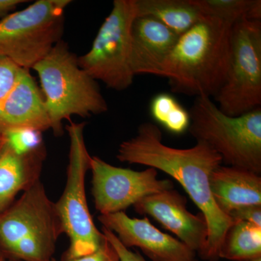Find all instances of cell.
Returning <instances> with one entry per match:
<instances>
[{
    "instance_id": "277c9868",
    "label": "cell",
    "mask_w": 261,
    "mask_h": 261,
    "mask_svg": "<svg viewBox=\"0 0 261 261\" xmlns=\"http://www.w3.org/2000/svg\"><path fill=\"white\" fill-rule=\"evenodd\" d=\"M63 233L56 203L40 180L0 214V250L8 259L51 261Z\"/></svg>"
},
{
    "instance_id": "7402d4cb",
    "label": "cell",
    "mask_w": 261,
    "mask_h": 261,
    "mask_svg": "<svg viewBox=\"0 0 261 261\" xmlns=\"http://www.w3.org/2000/svg\"><path fill=\"white\" fill-rule=\"evenodd\" d=\"M21 69L9 58L0 56V101L13 88Z\"/></svg>"
},
{
    "instance_id": "d4e9b609",
    "label": "cell",
    "mask_w": 261,
    "mask_h": 261,
    "mask_svg": "<svg viewBox=\"0 0 261 261\" xmlns=\"http://www.w3.org/2000/svg\"><path fill=\"white\" fill-rule=\"evenodd\" d=\"M229 216L234 220L246 221L261 227V205H250L233 211Z\"/></svg>"
},
{
    "instance_id": "8992f818",
    "label": "cell",
    "mask_w": 261,
    "mask_h": 261,
    "mask_svg": "<svg viewBox=\"0 0 261 261\" xmlns=\"http://www.w3.org/2000/svg\"><path fill=\"white\" fill-rule=\"evenodd\" d=\"M86 123L70 121L65 128L70 140L69 162L64 191L56 203L63 233L69 238V247L62 260H70L93 253L104 240L94 224L86 196L85 178L90 170V154L84 140Z\"/></svg>"
},
{
    "instance_id": "1f68e13d",
    "label": "cell",
    "mask_w": 261,
    "mask_h": 261,
    "mask_svg": "<svg viewBox=\"0 0 261 261\" xmlns=\"http://www.w3.org/2000/svg\"><path fill=\"white\" fill-rule=\"evenodd\" d=\"M195 261H197V260H196ZM206 261H210V260H206Z\"/></svg>"
},
{
    "instance_id": "ba28073f",
    "label": "cell",
    "mask_w": 261,
    "mask_h": 261,
    "mask_svg": "<svg viewBox=\"0 0 261 261\" xmlns=\"http://www.w3.org/2000/svg\"><path fill=\"white\" fill-rule=\"evenodd\" d=\"M214 99L230 116L261 108V21L243 18L231 25L227 73Z\"/></svg>"
},
{
    "instance_id": "7a4b0ae2",
    "label": "cell",
    "mask_w": 261,
    "mask_h": 261,
    "mask_svg": "<svg viewBox=\"0 0 261 261\" xmlns=\"http://www.w3.org/2000/svg\"><path fill=\"white\" fill-rule=\"evenodd\" d=\"M231 25L205 15L178 37L161 68L171 92L214 98L227 73Z\"/></svg>"
},
{
    "instance_id": "ac0fdd59",
    "label": "cell",
    "mask_w": 261,
    "mask_h": 261,
    "mask_svg": "<svg viewBox=\"0 0 261 261\" xmlns=\"http://www.w3.org/2000/svg\"><path fill=\"white\" fill-rule=\"evenodd\" d=\"M259 257H261V227L235 220L226 233L219 258L250 261Z\"/></svg>"
},
{
    "instance_id": "8fae6325",
    "label": "cell",
    "mask_w": 261,
    "mask_h": 261,
    "mask_svg": "<svg viewBox=\"0 0 261 261\" xmlns=\"http://www.w3.org/2000/svg\"><path fill=\"white\" fill-rule=\"evenodd\" d=\"M187 201L185 196L171 189L147 196L134 207L139 214L153 218L202 257L208 237L207 221L202 213L195 215L187 210Z\"/></svg>"
},
{
    "instance_id": "9a60e30c",
    "label": "cell",
    "mask_w": 261,
    "mask_h": 261,
    "mask_svg": "<svg viewBox=\"0 0 261 261\" xmlns=\"http://www.w3.org/2000/svg\"><path fill=\"white\" fill-rule=\"evenodd\" d=\"M46 156L44 145L32 152L20 153L5 141L0 149V214L15 202L20 192L40 180Z\"/></svg>"
},
{
    "instance_id": "f546056e",
    "label": "cell",
    "mask_w": 261,
    "mask_h": 261,
    "mask_svg": "<svg viewBox=\"0 0 261 261\" xmlns=\"http://www.w3.org/2000/svg\"><path fill=\"white\" fill-rule=\"evenodd\" d=\"M250 261H261V257H259V258L254 259V260Z\"/></svg>"
},
{
    "instance_id": "30bf717a",
    "label": "cell",
    "mask_w": 261,
    "mask_h": 261,
    "mask_svg": "<svg viewBox=\"0 0 261 261\" xmlns=\"http://www.w3.org/2000/svg\"><path fill=\"white\" fill-rule=\"evenodd\" d=\"M92 196L100 215L124 212L147 196L173 189L171 180L158 178V170L137 171L116 167L97 156H92Z\"/></svg>"
},
{
    "instance_id": "4dcf8cb0",
    "label": "cell",
    "mask_w": 261,
    "mask_h": 261,
    "mask_svg": "<svg viewBox=\"0 0 261 261\" xmlns=\"http://www.w3.org/2000/svg\"><path fill=\"white\" fill-rule=\"evenodd\" d=\"M9 261H21V260H14V259H8Z\"/></svg>"
},
{
    "instance_id": "7c38bea8",
    "label": "cell",
    "mask_w": 261,
    "mask_h": 261,
    "mask_svg": "<svg viewBox=\"0 0 261 261\" xmlns=\"http://www.w3.org/2000/svg\"><path fill=\"white\" fill-rule=\"evenodd\" d=\"M103 227L127 248L138 247L152 261H195L196 252L178 239L161 231L148 218H130L125 212L99 215Z\"/></svg>"
},
{
    "instance_id": "83f0119b",
    "label": "cell",
    "mask_w": 261,
    "mask_h": 261,
    "mask_svg": "<svg viewBox=\"0 0 261 261\" xmlns=\"http://www.w3.org/2000/svg\"><path fill=\"white\" fill-rule=\"evenodd\" d=\"M0 261H9L8 257H6V255L3 253L1 250H0Z\"/></svg>"
},
{
    "instance_id": "4fadbf2b",
    "label": "cell",
    "mask_w": 261,
    "mask_h": 261,
    "mask_svg": "<svg viewBox=\"0 0 261 261\" xmlns=\"http://www.w3.org/2000/svg\"><path fill=\"white\" fill-rule=\"evenodd\" d=\"M20 128L45 132L50 120L42 91L30 70L22 68L18 80L0 101V135Z\"/></svg>"
},
{
    "instance_id": "2e32d148",
    "label": "cell",
    "mask_w": 261,
    "mask_h": 261,
    "mask_svg": "<svg viewBox=\"0 0 261 261\" xmlns=\"http://www.w3.org/2000/svg\"><path fill=\"white\" fill-rule=\"evenodd\" d=\"M210 187L215 203L228 216L241 207L261 205V176L253 171L220 166L211 174Z\"/></svg>"
},
{
    "instance_id": "3957f363",
    "label": "cell",
    "mask_w": 261,
    "mask_h": 261,
    "mask_svg": "<svg viewBox=\"0 0 261 261\" xmlns=\"http://www.w3.org/2000/svg\"><path fill=\"white\" fill-rule=\"evenodd\" d=\"M41 84L51 129L63 134V121L107 112L108 106L97 81L81 68L78 57L63 40L34 65Z\"/></svg>"
},
{
    "instance_id": "f1b7e54d",
    "label": "cell",
    "mask_w": 261,
    "mask_h": 261,
    "mask_svg": "<svg viewBox=\"0 0 261 261\" xmlns=\"http://www.w3.org/2000/svg\"><path fill=\"white\" fill-rule=\"evenodd\" d=\"M5 139L3 136L0 135V149H1L2 146L4 144Z\"/></svg>"
},
{
    "instance_id": "ffe728a7",
    "label": "cell",
    "mask_w": 261,
    "mask_h": 261,
    "mask_svg": "<svg viewBox=\"0 0 261 261\" xmlns=\"http://www.w3.org/2000/svg\"><path fill=\"white\" fill-rule=\"evenodd\" d=\"M205 15L233 25L245 18L250 0H192Z\"/></svg>"
},
{
    "instance_id": "e0dca14e",
    "label": "cell",
    "mask_w": 261,
    "mask_h": 261,
    "mask_svg": "<svg viewBox=\"0 0 261 261\" xmlns=\"http://www.w3.org/2000/svg\"><path fill=\"white\" fill-rule=\"evenodd\" d=\"M137 17L156 19L178 36L205 17L192 0H135Z\"/></svg>"
},
{
    "instance_id": "484cf974",
    "label": "cell",
    "mask_w": 261,
    "mask_h": 261,
    "mask_svg": "<svg viewBox=\"0 0 261 261\" xmlns=\"http://www.w3.org/2000/svg\"><path fill=\"white\" fill-rule=\"evenodd\" d=\"M246 20L261 21V1L260 0H250V5L245 15Z\"/></svg>"
},
{
    "instance_id": "5b68a950",
    "label": "cell",
    "mask_w": 261,
    "mask_h": 261,
    "mask_svg": "<svg viewBox=\"0 0 261 261\" xmlns=\"http://www.w3.org/2000/svg\"><path fill=\"white\" fill-rule=\"evenodd\" d=\"M189 132L209 146L228 166L261 173V108L238 116L220 111L207 97H195Z\"/></svg>"
},
{
    "instance_id": "52a82bcc",
    "label": "cell",
    "mask_w": 261,
    "mask_h": 261,
    "mask_svg": "<svg viewBox=\"0 0 261 261\" xmlns=\"http://www.w3.org/2000/svg\"><path fill=\"white\" fill-rule=\"evenodd\" d=\"M70 0H37L0 20V56L32 69L57 43L64 31V13Z\"/></svg>"
},
{
    "instance_id": "4316f807",
    "label": "cell",
    "mask_w": 261,
    "mask_h": 261,
    "mask_svg": "<svg viewBox=\"0 0 261 261\" xmlns=\"http://www.w3.org/2000/svg\"><path fill=\"white\" fill-rule=\"evenodd\" d=\"M27 3L24 0H0V18H4L9 15L10 12L13 11L22 3Z\"/></svg>"
},
{
    "instance_id": "6da1fadb",
    "label": "cell",
    "mask_w": 261,
    "mask_h": 261,
    "mask_svg": "<svg viewBox=\"0 0 261 261\" xmlns=\"http://www.w3.org/2000/svg\"><path fill=\"white\" fill-rule=\"evenodd\" d=\"M116 157L122 163L143 165L163 171L183 187L207 221L208 237L201 258L217 260L226 233L235 222L219 210L211 194L210 178L221 166V156L200 142L187 149L164 145L159 127L146 122L140 125L135 137L122 142Z\"/></svg>"
},
{
    "instance_id": "d6986e66",
    "label": "cell",
    "mask_w": 261,
    "mask_h": 261,
    "mask_svg": "<svg viewBox=\"0 0 261 261\" xmlns=\"http://www.w3.org/2000/svg\"><path fill=\"white\" fill-rule=\"evenodd\" d=\"M152 118L174 135H182L189 129L190 116L171 94L160 93L154 96L149 105Z\"/></svg>"
},
{
    "instance_id": "cb8c5ba5",
    "label": "cell",
    "mask_w": 261,
    "mask_h": 261,
    "mask_svg": "<svg viewBox=\"0 0 261 261\" xmlns=\"http://www.w3.org/2000/svg\"><path fill=\"white\" fill-rule=\"evenodd\" d=\"M51 261H120V260L116 250L104 236V240L100 246L93 253L80 257V258L74 259V260H57L53 258Z\"/></svg>"
},
{
    "instance_id": "603a6c76",
    "label": "cell",
    "mask_w": 261,
    "mask_h": 261,
    "mask_svg": "<svg viewBox=\"0 0 261 261\" xmlns=\"http://www.w3.org/2000/svg\"><path fill=\"white\" fill-rule=\"evenodd\" d=\"M102 232L105 238L116 250L120 261H147L138 252H133L120 242L113 231L102 226Z\"/></svg>"
},
{
    "instance_id": "5bb4252c",
    "label": "cell",
    "mask_w": 261,
    "mask_h": 261,
    "mask_svg": "<svg viewBox=\"0 0 261 261\" xmlns=\"http://www.w3.org/2000/svg\"><path fill=\"white\" fill-rule=\"evenodd\" d=\"M178 37L151 17H136L130 32V67L134 75L161 76L165 60Z\"/></svg>"
},
{
    "instance_id": "9c48e42d",
    "label": "cell",
    "mask_w": 261,
    "mask_h": 261,
    "mask_svg": "<svg viewBox=\"0 0 261 261\" xmlns=\"http://www.w3.org/2000/svg\"><path fill=\"white\" fill-rule=\"evenodd\" d=\"M137 17L135 0H115L88 53L79 64L94 80L113 90L124 91L134 82L130 67V32Z\"/></svg>"
},
{
    "instance_id": "44dd1931",
    "label": "cell",
    "mask_w": 261,
    "mask_h": 261,
    "mask_svg": "<svg viewBox=\"0 0 261 261\" xmlns=\"http://www.w3.org/2000/svg\"><path fill=\"white\" fill-rule=\"evenodd\" d=\"M3 136L5 142L20 153L32 152L44 145L42 132L31 128L11 130Z\"/></svg>"
}]
</instances>
